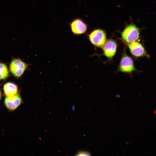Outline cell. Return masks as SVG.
Instances as JSON below:
<instances>
[{
    "mask_svg": "<svg viewBox=\"0 0 156 156\" xmlns=\"http://www.w3.org/2000/svg\"><path fill=\"white\" fill-rule=\"evenodd\" d=\"M140 29L133 24L128 25L121 33V38L127 44L136 41L139 38Z\"/></svg>",
    "mask_w": 156,
    "mask_h": 156,
    "instance_id": "6da1fadb",
    "label": "cell"
},
{
    "mask_svg": "<svg viewBox=\"0 0 156 156\" xmlns=\"http://www.w3.org/2000/svg\"><path fill=\"white\" fill-rule=\"evenodd\" d=\"M88 36L91 44L98 48H102L107 40L106 33L101 29H94L88 35Z\"/></svg>",
    "mask_w": 156,
    "mask_h": 156,
    "instance_id": "7a4b0ae2",
    "label": "cell"
},
{
    "mask_svg": "<svg viewBox=\"0 0 156 156\" xmlns=\"http://www.w3.org/2000/svg\"><path fill=\"white\" fill-rule=\"evenodd\" d=\"M133 59L124 52L121 57L118 71L122 73L131 74L136 71Z\"/></svg>",
    "mask_w": 156,
    "mask_h": 156,
    "instance_id": "3957f363",
    "label": "cell"
},
{
    "mask_svg": "<svg viewBox=\"0 0 156 156\" xmlns=\"http://www.w3.org/2000/svg\"><path fill=\"white\" fill-rule=\"evenodd\" d=\"M73 33L75 35H80L86 33L88 29L87 24L82 19L76 18L73 19L69 23Z\"/></svg>",
    "mask_w": 156,
    "mask_h": 156,
    "instance_id": "277c9868",
    "label": "cell"
},
{
    "mask_svg": "<svg viewBox=\"0 0 156 156\" xmlns=\"http://www.w3.org/2000/svg\"><path fill=\"white\" fill-rule=\"evenodd\" d=\"M27 66V64L20 59H14L10 63V69L12 75L18 78L23 74Z\"/></svg>",
    "mask_w": 156,
    "mask_h": 156,
    "instance_id": "5b68a950",
    "label": "cell"
},
{
    "mask_svg": "<svg viewBox=\"0 0 156 156\" xmlns=\"http://www.w3.org/2000/svg\"><path fill=\"white\" fill-rule=\"evenodd\" d=\"M117 48L116 42L112 39L107 40L102 48L103 55L107 58L109 60H112L115 55Z\"/></svg>",
    "mask_w": 156,
    "mask_h": 156,
    "instance_id": "8992f818",
    "label": "cell"
},
{
    "mask_svg": "<svg viewBox=\"0 0 156 156\" xmlns=\"http://www.w3.org/2000/svg\"><path fill=\"white\" fill-rule=\"evenodd\" d=\"M128 45L130 52L134 57L138 58L149 57L144 46L137 41Z\"/></svg>",
    "mask_w": 156,
    "mask_h": 156,
    "instance_id": "52a82bcc",
    "label": "cell"
},
{
    "mask_svg": "<svg viewBox=\"0 0 156 156\" xmlns=\"http://www.w3.org/2000/svg\"><path fill=\"white\" fill-rule=\"evenodd\" d=\"M22 100L19 94L11 96H7L5 99L4 104L9 110L13 111L16 109L21 103Z\"/></svg>",
    "mask_w": 156,
    "mask_h": 156,
    "instance_id": "ba28073f",
    "label": "cell"
},
{
    "mask_svg": "<svg viewBox=\"0 0 156 156\" xmlns=\"http://www.w3.org/2000/svg\"><path fill=\"white\" fill-rule=\"evenodd\" d=\"M3 91L7 96H14L17 94L18 88L16 85L11 82L6 83L3 86Z\"/></svg>",
    "mask_w": 156,
    "mask_h": 156,
    "instance_id": "9c48e42d",
    "label": "cell"
},
{
    "mask_svg": "<svg viewBox=\"0 0 156 156\" xmlns=\"http://www.w3.org/2000/svg\"><path fill=\"white\" fill-rule=\"evenodd\" d=\"M9 72L5 64L0 63V80H5L9 76Z\"/></svg>",
    "mask_w": 156,
    "mask_h": 156,
    "instance_id": "30bf717a",
    "label": "cell"
},
{
    "mask_svg": "<svg viewBox=\"0 0 156 156\" xmlns=\"http://www.w3.org/2000/svg\"><path fill=\"white\" fill-rule=\"evenodd\" d=\"M76 155L78 156H89L90 155V153L86 151H80L78 152Z\"/></svg>",
    "mask_w": 156,
    "mask_h": 156,
    "instance_id": "8fae6325",
    "label": "cell"
},
{
    "mask_svg": "<svg viewBox=\"0 0 156 156\" xmlns=\"http://www.w3.org/2000/svg\"><path fill=\"white\" fill-rule=\"evenodd\" d=\"M1 93L0 90V100L1 99Z\"/></svg>",
    "mask_w": 156,
    "mask_h": 156,
    "instance_id": "7c38bea8",
    "label": "cell"
}]
</instances>
